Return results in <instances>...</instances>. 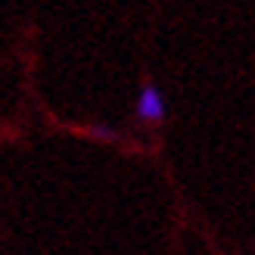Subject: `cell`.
Masks as SVG:
<instances>
[{"label":"cell","mask_w":255,"mask_h":255,"mask_svg":"<svg viewBox=\"0 0 255 255\" xmlns=\"http://www.w3.org/2000/svg\"><path fill=\"white\" fill-rule=\"evenodd\" d=\"M134 112H137V119L143 122V125H159V122H165L168 106H165V94H162V87L156 81H146L143 87H140Z\"/></svg>","instance_id":"6da1fadb"}]
</instances>
